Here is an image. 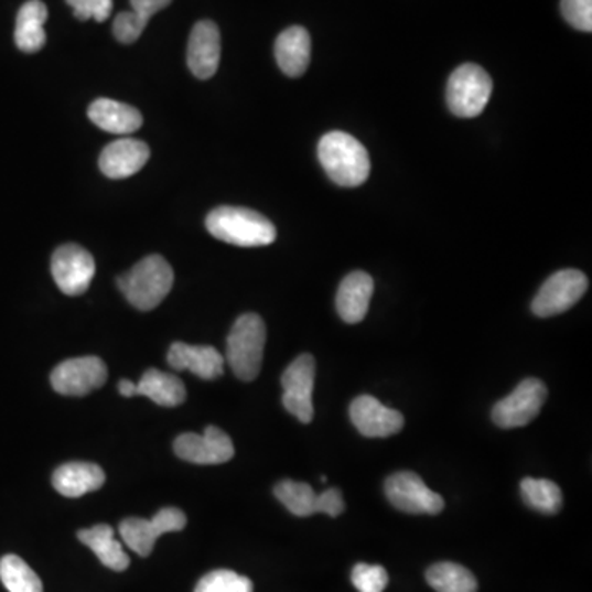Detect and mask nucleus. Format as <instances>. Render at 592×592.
<instances>
[{
    "label": "nucleus",
    "instance_id": "13",
    "mask_svg": "<svg viewBox=\"0 0 592 592\" xmlns=\"http://www.w3.org/2000/svg\"><path fill=\"white\" fill-rule=\"evenodd\" d=\"M175 453L189 463L211 466L233 460L234 444L226 431L207 427L203 434H180L175 440Z\"/></svg>",
    "mask_w": 592,
    "mask_h": 592
},
{
    "label": "nucleus",
    "instance_id": "33",
    "mask_svg": "<svg viewBox=\"0 0 592 592\" xmlns=\"http://www.w3.org/2000/svg\"><path fill=\"white\" fill-rule=\"evenodd\" d=\"M66 2L75 10L76 19L83 22L89 19L106 22L112 12V0H66Z\"/></svg>",
    "mask_w": 592,
    "mask_h": 592
},
{
    "label": "nucleus",
    "instance_id": "25",
    "mask_svg": "<svg viewBox=\"0 0 592 592\" xmlns=\"http://www.w3.org/2000/svg\"><path fill=\"white\" fill-rule=\"evenodd\" d=\"M427 581L437 592H477L476 577L467 568L451 561L428 568Z\"/></svg>",
    "mask_w": 592,
    "mask_h": 592
},
{
    "label": "nucleus",
    "instance_id": "4",
    "mask_svg": "<svg viewBox=\"0 0 592 592\" xmlns=\"http://www.w3.org/2000/svg\"><path fill=\"white\" fill-rule=\"evenodd\" d=\"M266 343L267 327L259 314L246 313L237 317L226 344V360L237 379L244 383L257 379Z\"/></svg>",
    "mask_w": 592,
    "mask_h": 592
},
{
    "label": "nucleus",
    "instance_id": "35",
    "mask_svg": "<svg viewBox=\"0 0 592 592\" xmlns=\"http://www.w3.org/2000/svg\"><path fill=\"white\" fill-rule=\"evenodd\" d=\"M132 3V12L137 13L140 19L146 20L149 23V20L155 15L160 10L165 9L172 3V0H130Z\"/></svg>",
    "mask_w": 592,
    "mask_h": 592
},
{
    "label": "nucleus",
    "instance_id": "7",
    "mask_svg": "<svg viewBox=\"0 0 592 592\" xmlns=\"http://www.w3.org/2000/svg\"><path fill=\"white\" fill-rule=\"evenodd\" d=\"M588 277L581 270L567 269L553 273L531 301L538 317L557 316L573 308L588 290Z\"/></svg>",
    "mask_w": 592,
    "mask_h": 592
},
{
    "label": "nucleus",
    "instance_id": "30",
    "mask_svg": "<svg viewBox=\"0 0 592 592\" xmlns=\"http://www.w3.org/2000/svg\"><path fill=\"white\" fill-rule=\"evenodd\" d=\"M351 580L359 592H384L389 586V573L380 564H356Z\"/></svg>",
    "mask_w": 592,
    "mask_h": 592
},
{
    "label": "nucleus",
    "instance_id": "18",
    "mask_svg": "<svg viewBox=\"0 0 592 592\" xmlns=\"http://www.w3.org/2000/svg\"><path fill=\"white\" fill-rule=\"evenodd\" d=\"M374 293V280L369 273L353 272L341 282L337 290L336 308L343 321L349 324L360 323L369 311Z\"/></svg>",
    "mask_w": 592,
    "mask_h": 592
},
{
    "label": "nucleus",
    "instance_id": "3",
    "mask_svg": "<svg viewBox=\"0 0 592 592\" xmlns=\"http://www.w3.org/2000/svg\"><path fill=\"white\" fill-rule=\"evenodd\" d=\"M173 282L175 276L170 263L162 256H149L120 276L117 287L137 310L150 311L165 300Z\"/></svg>",
    "mask_w": 592,
    "mask_h": 592
},
{
    "label": "nucleus",
    "instance_id": "20",
    "mask_svg": "<svg viewBox=\"0 0 592 592\" xmlns=\"http://www.w3.org/2000/svg\"><path fill=\"white\" fill-rule=\"evenodd\" d=\"M276 58L280 69L290 78H300L311 60L310 33L303 26H290L276 42Z\"/></svg>",
    "mask_w": 592,
    "mask_h": 592
},
{
    "label": "nucleus",
    "instance_id": "8",
    "mask_svg": "<svg viewBox=\"0 0 592 592\" xmlns=\"http://www.w3.org/2000/svg\"><path fill=\"white\" fill-rule=\"evenodd\" d=\"M547 397L548 390L541 380H521L514 392L494 405V423L507 430L525 427L538 417Z\"/></svg>",
    "mask_w": 592,
    "mask_h": 592
},
{
    "label": "nucleus",
    "instance_id": "34",
    "mask_svg": "<svg viewBox=\"0 0 592 592\" xmlns=\"http://www.w3.org/2000/svg\"><path fill=\"white\" fill-rule=\"evenodd\" d=\"M344 497L343 493L336 487L333 489H326L323 494H317V514H326L330 517H340L343 514Z\"/></svg>",
    "mask_w": 592,
    "mask_h": 592
},
{
    "label": "nucleus",
    "instance_id": "19",
    "mask_svg": "<svg viewBox=\"0 0 592 592\" xmlns=\"http://www.w3.org/2000/svg\"><path fill=\"white\" fill-rule=\"evenodd\" d=\"M89 119L100 130L117 136H129L142 127L143 117L140 110L119 100L100 98L89 106Z\"/></svg>",
    "mask_w": 592,
    "mask_h": 592
},
{
    "label": "nucleus",
    "instance_id": "5",
    "mask_svg": "<svg viewBox=\"0 0 592 592\" xmlns=\"http://www.w3.org/2000/svg\"><path fill=\"white\" fill-rule=\"evenodd\" d=\"M493 95V79L486 69L466 63L454 69L446 86L448 107L454 116L473 119L486 109Z\"/></svg>",
    "mask_w": 592,
    "mask_h": 592
},
{
    "label": "nucleus",
    "instance_id": "10",
    "mask_svg": "<svg viewBox=\"0 0 592 592\" xmlns=\"http://www.w3.org/2000/svg\"><path fill=\"white\" fill-rule=\"evenodd\" d=\"M316 363L311 354L298 356L282 376V403L301 423H311L314 417L313 389Z\"/></svg>",
    "mask_w": 592,
    "mask_h": 592
},
{
    "label": "nucleus",
    "instance_id": "2",
    "mask_svg": "<svg viewBox=\"0 0 592 592\" xmlns=\"http://www.w3.org/2000/svg\"><path fill=\"white\" fill-rule=\"evenodd\" d=\"M206 229L216 239L237 247L270 246L277 239L276 226L247 207H216L207 214Z\"/></svg>",
    "mask_w": 592,
    "mask_h": 592
},
{
    "label": "nucleus",
    "instance_id": "28",
    "mask_svg": "<svg viewBox=\"0 0 592 592\" xmlns=\"http://www.w3.org/2000/svg\"><path fill=\"white\" fill-rule=\"evenodd\" d=\"M276 495L297 517H310V515L317 514V494L310 484L282 481L276 486Z\"/></svg>",
    "mask_w": 592,
    "mask_h": 592
},
{
    "label": "nucleus",
    "instance_id": "32",
    "mask_svg": "<svg viewBox=\"0 0 592 592\" xmlns=\"http://www.w3.org/2000/svg\"><path fill=\"white\" fill-rule=\"evenodd\" d=\"M146 26V20L140 19L137 13H133L132 10H130V12H122L116 17L112 30L114 35H116V39L119 40L120 43L130 45V43L137 42V40L140 39Z\"/></svg>",
    "mask_w": 592,
    "mask_h": 592
},
{
    "label": "nucleus",
    "instance_id": "24",
    "mask_svg": "<svg viewBox=\"0 0 592 592\" xmlns=\"http://www.w3.org/2000/svg\"><path fill=\"white\" fill-rule=\"evenodd\" d=\"M136 395H143L162 407H179L186 400L182 379L159 369H149L136 384Z\"/></svg>",
    "mask_w": 592,
    "mask_h": 592
},
{
    "label": "nucleus",
    "instance_id": "27",
    "mask_svg": "<svg viewBox=\"0 0 592 592\" xmlns=\"http://www.w3.org/2000/svg\"><path fill=\"white\" fill-rule=\"evenodd\" d=\"M0 581L9 592H43L39 574L17 555L0 560Z\"/></svg>",
    "mask_w": 592,
    "mask_h": 592
},
{
    "label": "nucleus",
    "instance_id": "11",
    "mask_svg": "<svg viewBox=\"0 0 592 592\" xmlns=\"http://www.w3.org/2000/svg\"><path fill=\"white\" fill-rule=\"evenodd\" d=\"M386 495L395 508L407 514L437 515L444 508V498L410 471L392 474L386 481Z\"/></svg>",
    "mask_w": 592,
    "mask_h": 592
},
{
    "label": "nucleus",
    "instance_id": "16",
    "mask_svg": "<svg viewBox=\"0 0 592 592\" xmlns=\"http://www.w3.org/2000/svg\"><path fill=\"white\" fill-rule=\"evenodd\" d=\"M150 159L146 142L137 139H119L109 143L99 157V169L112 180L129 179L143 169Z\"/></svg>",
    "mask_w": 592,
    "mask_h": 592
},
{
    "label": "nucleus",
    "instance_id": "31",
    "mask_svg": "<svg viewBox=\"0 0 592 592\" xmlns=\"http://www.w3.org/2000/svg\"><path fill=\"white\" fill-rule=\"evenodd\" d=\"M564 19L581 32H592V0H561Z\"/></svg>",
    "mask_w": 592,
    "mask_h": 592
},
{
    "label": "nucleus",
    "instance_id": "12",
    "mask_svg": "<svg viewBox=\"0 0 592 592\" xmlns=\"http://www.w3.org/2000/svg\"><path fill=\"white\" fill-rule=\"evenodd\" d=\"M50 380L58 394L66 397H85L106 384L107 367L96 356L75 357L58 364Z\"/></svg>",
    "mask_w": 592,
    "mask_h": 592
},
{
    "label": "nucleus",
    "instance_id": "15",
    "mask_svg": "<svg viewBox=\"0 0 592 592\" xmlns=\"http://www.w3.org/2000/svg\"><path fill=\"white\" fill-rule=\"evenodd\" d=\"M186 60L196 78L209 79L216 75L220 62V33L216 23L201 20L193 26Z\"/></svg>",
    "mask_w": 592,
    "mask_h": 592
},
{
    "label": "nucleus",
    "instance_id": "14",
    "mask_svg": "<svg viewBox=\"0 0 592 592\" xmlns=\"http://www.w3.org/2000/svg\"><path fill=\"white\" fill-rule=\"evenodd\" d=\"M351 420L363 437L387 438L403 428L405 418L400 411L380 403L373 395H360L351 403Z\"/></svg>",
    "mask_w": 592,
    "mask_h": 592
},
{
    "label": "nucleus",
    "instance_id": "26",
    "mask_svg": "<svg viewBox=\"0 0 592 592\" xmlns=\"http://www.w3.org/2000/svg\"><path fill=\"white\" fill-rule=\"evenodd\" d=\"M520 491L525 504L541 514H558L563 505V494L553 481L527 477L521 481Z\"/></svg>",
    "mask_w": 592,
    "mask_h": 592
},
{
    "label": "nucleus",
    "instance_id": "21",
    "mask_svg": "<svg viewBox=\"0 0 592 592\" xmlns=\"http://www.w3.org/2000/svg\"><path fill=\"white\" fill-rule=\"evenodd\" d=\"M106 483V474L98 464L66 463L53 474V487L65 497L76 498L95 493Z\"/></svg>",
    "mask_w": 592,
    "mask_h": 592
},
{
    "label": "nucleus",
    "instance_id": "9",
    "mask_svg": "<svg viewBox=\"0 0 592 592\" xmlns=\"http://www.w3.org/2000/svg\"><path fill=\"white\" fill-rule=\"evenodd\" d=\"M95 273V259L78 244H65L53 252V280L65 295L78 297L88 292Z\"/></svg>",
    "mask_w": 592,
    "mask_h": 592
},
{
    "label": "nucleus",
    "instance_id": "17",
    "mask_svg": "<svg viewBox=\"0 0 592 592\" xmlns=\"http://www.w3.org/2000/svg\"><path fill=\"white\" fill-rule=\"evenodd\" d=\"M170 367L175 370H190L204 380H214L224 374V359L219 351L211 346H190L185 343H173L166 356Z\"/></svg>",
    "mask_w": 592,
    "mask_h": 592
},
{
    "label": "nucleus",
    "instance_id": "36",
    "mask_svg": "<svg viewBox=\"0 0 592 592\" xmlns=\"http://www.w3.org/2000/svg\"><path fill=\"white\" fill-rule=\"evenodd\" d=\"M117 389H119L120 395H123V397H136V383H132V380H120Z\"/></svg>",
    "mask_w": 592,
    "mask_h": 592
},
{
    "label": "nucleus",
    "instance_id": "29",
    "mask_svg": "<svg viewBox=\"0 0 592 592\" xmlns=\"http://www.w3.org/2000/svg\"><path fill=\"white\" fill-rule=\"evenodd\" d=\"M195 592H254V584L234 571L216 570L197 581Z\"/></svg>",
    "mask_w": 592,
    "mask_h": 592
},
{
    "label": "nucleus",
    "instance_id": "1",
    "mask_svg": "<svg viewBox=\"0 0 592 592\" xmlns=\"http://www.w3.org/2000/svg\"><path fill=\"white\" fill-rule=\"evenodd\" d=\"M317 157L324 172L336 185L354 189L369 179V153L349 133L334 130L323 136L317 146Z\"/></svg>",
    "mask_w": 592,
    "mask_h": 592
},
{
    "label": "nucleus",
    "instance_id": "22",
    "mask_svg": "<svg viewBox=\"0 0 592 592\" xmlns=\"http://www.w3.org/2000/svg\"><path fill=\"white\" fill-rule=\"evenodd\" d=\"M49 9L42 0H29L20 7L15 22V45L23 53H36L45 46Z\"/></svg>",
    "mask_w": 592,
    "mask_h": 592
},
{
    "label": "nucleus",
    "instance_id": "6",
    "mask_svg": "<svg viewBox=\"0 0 592 592\" xmlns=\"http://www.w3.org/2000/svg\"><path fill=\"white\" fill-rule=\"evenodd\" d=\"M186 527V515L180 508L166 507L157 512L152 520L126 518L120 521L119 531L123 543L139 557H150L157 538L170 531H182Z\"/></svg>",
    "mask_w": 592,
    "mask_h": 592
},
{
    "label": "nucleus",
    "instance_id": "23",
    "mask_svg": "<svg viewBox=\"0 0 592 592\" xmlns=\"http://www.w3.org/2000/svg\"><path fill=\"white\" fill-rule=\"evenodd\" d=\"M79 541L95 551L104 567L114 571H126L130 560L123 551L122 545L114 538L112 527L100 524L96 527L86 528L78 531Z\"/></svg>",
    "mask_w": 592,
    "mask_h": 592
}]
</instances>
